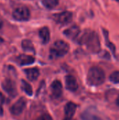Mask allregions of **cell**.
Instances as JSON below:
<instances>
[{"label": "cell", "instance_id": "27", "mask_svg": "<svg viewBox=\"0 0 119 120\" xmlns=\"http://www.w3.org/2000/svg\"><path fill=\"white\" fill-rule=\"evenodd\" d=\"M115 1H118V2H119V0H115Z\"/></svg>", "mask_w": 119, "mask_h": 120}, {"label": "cell", "instance_id": "8", "mask_svg": "<svg viewBox=\"0 0 119 120\" xmlns=\"http://www.w3.org/2000/svg\"><path fill=\"white\" fill-rule=\"evenodd\" d=\"M50 89H51L52 96L55 98L58 99L62 96L63 89H62V84L60 81L57 79L54 80L50 85Z\"/></svg>", "mask_w": 119, "mask_h": 120}, {"label": "cell", "instance_id": "18", "mask_svg": "<svg viewBox=\"0 0 119 120\" xmlns=\"http://www.w3.org/2000/svg\"><path fill=\"white\" fill-rule=\"evenodd\" d=\"M21 86H22V89L28 96H31L33 94V90H32V88L31 85L27 82H26L25 80H22Z\"/></svg>", "mask_w": 119, "mask_h": 120}, {"label": "cell", "instance_id": "7", "mask_svg": "<svg viewBox=\"0 0 119 120\" xmlns=\"http://www.w3.org/2000/svg\"><path fill=\"white\" fill-rule=\"evenodd\" d=\"M27 104V101L25 98L23 97L19 98L11 108V112L13 115H20L24 110Z\"/></svg>", "mask_w": 119, "mask_h": 120}, {"label": "cell", "instance_id": "21", "mask_svg": "<svg viewBox=\"0 0 119 120\" xmlns=\"http://www.w3.org/2000/svg\"><path fill=\"white\" fill-rule=\"evenodd\" d=\"M36 120H53V119L49 115L44 114V115H42L39 116Z\"/></svg>", "mask_w": 119, "mask_h": 120}, {"label": "cell", "instance_id": "24", "mask_svg": "<svg viewBox=\"0 0 119 120\" xmlns=\"http://www.w3.org/2000/svg\"><path fill=\"white\" fill-rule=\"evenodd\" d=\"M116 104L117 105V106L119 107V95L118 96V97L116 98Z\"/></svg>", "mask_w": 119, "mask_h": 120}, {"label": "cell", "instance_id": "12", "mask_svg": "<svg viewBox=\"0 0 119 120\" xmlns=\"http://www.w3.org/2000/svg\"><path fill=\"white\" fill-rule=\"evenodd\" d=\"M16 61L20 65H27L32 64L35 61V59L32 56L26 55V54H21L17 57Z\"/></svg>", "mask_w": 119, "mask_h": 120}, {"label": "cell", "instance_id": "25", "mask_svg": "<svg viewBox=\"0 0 119 120\" xmlns=\"http://www.w3.org/2000/svg\"><path fill=\"white\" fill-rule=\"evenodd\" d=\"M4 41V40L3 39V38L0 37V44H2V43H3Z\"/></svg>", "mask_w": 119, "mask_h": 120}, {"label": "cell", "instance_id": "11", "mask_svg": "<svg viewBox=\"0 0 119 120\" xmlns=\"http://www.w3.org/2000/svg\"><path fill=\"white\" fill-rule=\"evenodd\" d=\"M65 86L66 89L69 91L74 92L79 88V84L76 79L73 75H69L65 77Z\"/></svg>", "mask_w": 119, "mask_h": 120}, {"label": "cell", "instance_id": "17", "mask_svg": "<svg viewBox=\"0 0 119 120\" xmlns=\"http://www.w3.org/2000/svg\"><path fill=\"white\" fill-rule=\"evenodd\" d=\"M103 33H104V36H105V42H106V45L109 48V49L112 51V53L114 54H115L116 53V46L115 45L110 41L109 40V33H108V31L106 30L105 29H103Z\"/></svg>", "mask_w": 119, "mask_h": 120}, {"label": "cell", "instance_id": "6", "mask_svg": "<svg viewBox=\"0 0 119 120\" xmlns=\"http://www.w3.org/2000/svg\"><path fill=\"white\" fill-rule=\"evenodd\" d=\"M2 89L10 96L15 97L17 95V89L15 82L11 79H6L1 83Z\"/></svg>", "mask_w": 119, "mask_h": 120}, {"label": "cell", "instance_id": "14", "mask_svg": "<svg viewBox=\"0 0 119 120\" xmlns=\"http://www.w3.org/2000/svg\"><path fill=\"white\" fill-rule=\"evenodd\" d=\"M25 73L26 74L27 79L31 82L36 81L39 76V70L37 68H32L25 69Z\"/></svg>", "mask_w": 119, "mask_h": 120}, {"label": "cell", "instance_id": "10", "mask_svg": "<svg viewBox=\"0 0 119 120\" xmlns=\"http://www.w3.org/2000/svg\"><path fill=\"white\" fill-rule=\"evenodd\" d=\"M76 108H77V105L76 103L73 102H68L65 105L64 108L65 115V119L64 120H72L76 113Z\"/></svg>", "mask_w": 119, "mask_h": 120}, {"label": "cell", "instance_id": "4", "mask_svg": "<svg viewBox=\"0 0 119 120\" xmlns=\"http://www.w3.org/2000/svg\"><path fill=\"white\" fill-rule=\"evenodd\" d=\"M53 20L56 23L61 25H66L70 23L73 18V14L72 12L65 11L58 13H55L53 15Z\"/></svg>", "mask_w": 119, "mask_h": 120}, {"label": "cell", "instance_id": "15", "mask_svg": "<svg viewBox=\"0 0 119 120\" xmlns=\"http://www.w3.org/2000/svg\"><path fill=\"white\" fill-rule=\"evenodd\" d=\"M81 120H103L99 115L90 112V110H85L81 114Z\"/></svg>", "mask_w": 119, "mask_h": 120}, {"label": "cell", "instance_id": "19", "mask_svg": "<svg viewBox=\"0 0 119 120\" xmlns=\"http://www.w3.org/2000/svg\"><path fill=\"white\" fill-rule=\"evenodd\" d=\"M42 4L46 8L53 9L58 5L59 0H43Z\"/></svg>", "mask_w": 119, "mask_h": 120}, {"label": "cell", "instance_id": "13", "mask_svg": "<svg viewBox=\"0 0 119 120\" xmlns=\"http://www.w3.org/2000/svg\"><path fill=\"white\" fill-rule=\"evenodd\" d=\"M39 35L41 40V42L43 44H46L49 42L50 39V34L48 27H43L42 28H41L39 32Z\"/></svg>", "mask_w": 119, "mask_h": 120}, {"label": "cell", "instance_id": "22", "mask_svg": "<svg viewBox=\"0 0 119 120\" xmlns=\"http://www.w3.org/2000/svg\"><path fill=\"white\" fill-rule=\"evenodd\" d=\"M4 103V97L2 95V94L0 93V105L3 104Z\"/></svg>", "mask_w": 119, "mask_h": 120}, {"label": "cell", "instance_id": "5", "mask_svg": "<svg viewBox=\"0 0 119 120\" xmlns=\"http://www.w3.org/2000/svg\"><path fill=\"white\" fill-rule=\"evenodd\" d=\"M13 17L18 21H26L30 18V11L26 6H19L13 11Z\"/></svg>", "mask_w": 119, "mask_h": 120}, {"label": "cell", "instance_id": "9", "mask_svg": "<svg viewBox=\"0 0 119 120\" xmlns=\"http://www.w3.org/2000/svg\"><path fill=\"white\" fill-rule=\"evenodd\" d=\"M80 32H81L80 27L76 25H74L71 26L69 28L66 29L63 32V34L68 39L74 40L78 38L79 35L80 34Z\"/></svg>", "mask_w": 119, "mask_h": 120}, {"label": "cell", "instance_id": "3", "mask_svg": "<svg viewBox=\"0 0 119 120\" xmlns=\"http://www.w3.org/2000/svg\"><path fill=\"white\" fill-rule=\"evenodd\" d=\"M69 51V45L63 40L55 41L50 49V57L59 58L65 56Z\"/></svg>", "mask_w": 119, "mask_h": 120}, {"label": "cell", "instance_id": "26", "mask_svg": "<svg viewBox=\"0 0 119 120\" xmlns=\"http://www.w3.org/2000/svg\"><path fill=\"white\" fill-rule=\"evenodd\" d=\"M2 25H3V22H2V20H0V29L2 27Z\"/></svg>", "mask_w": 119, "mask_h": 120}, {"label": "cell", "instance_id": "1", "mask_svg": "<svg viewBox=\"0 0 119 120\" xmlns=\"http://www.w3.org/2000/svg\"><path fill=\"white\" fill-rule=\"evenodd\" d=\"M79 44L85 45L91 53H98L101 50L100 41L97 32L90 30H86L79 39Z\"/></svg>", "mask_w": 119, "mask_h": 120}, {"label": "cell", "instance_id": "23", "mask_svg": "<svg viewBox=\"0 0 119 120\" xmlns=\"http://www.w3.org/2000/svg\"><path fill=\"white\" fill-rule=\"evenodd\" d=\"M4 113V110H3V108L1 107V105H0V116H2Z\"/></svg>", "mask_w": 119, "mask_h": 120}, {"label": "cell", "instance_id": "16", "mask_svg": "<svg viewBox=\"0 0 119 120\" xmlns=\"http://www.w3.org/2000/svg\"><path fill=\"white\" fill-rule=\"evenodd\" d=\"M22 48L25 51L34 52V47L32 42L29 39H24L22 41Z\"/></svg>", "mask_w": 119, "mask_h": 120}, {"label": "cell", "instance_id": "20", "mask_svg": "<svg viewBox=\"0 0 119 120\" xmlns=\"http://www.w3.org/2000/svg\"><path fill=\"white\" fill-rule=\"evenodd\" d=\"M109 80L114 84H119V71L112 72L109 76Z\"/></svg>", "mask_w": 119, "mask_h": 120}, {"label": "cell", "instance_id": "2", "mask_svg": "<svg viewBox=\"0 0 119 120\" xmlns=\"http://www.w3.org/2000/svg\"><path fill=\"white\" fill-rule=\"evenodd\" d=\"M106 79L105 71L98 66L90 68L87 74V82L90 86H98L102 85Z\"/></svg>", "mask_w": 119, "mask_h": 120}]
</instances>
